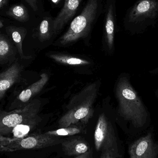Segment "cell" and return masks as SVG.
Instances as JSON below:
<instances>
[{
	"instance_id": "1",
	"label": "cell",
	"mask_w": 158,
	"mask_h": 158,
	"mask_svg": "<svg viewBox=\"0 0 158 158\" xmlns=\"http://www.w3.org/2000/svg\"><path fill=\"white\" fill-rule=\"evenodd\" d=\"M98 87L97 83H93L72 97L67 106L65 113L58 121L60 128L87 123L94 115V105Z\"/></svg>"
},
{
	"instance_id": "2",
	"label": "cell",
	"mask_w": 158,
	"mask_h": 158,
	"mask_svg": "<svg viewBox=\"0 0 158 158\" xmlns=\"http://www.w3.org/2000/svg\"><path fill=\"white\" fill-rule=\"evenodd\" d=\"M116 94L120 115L126 120L131 122L136 128L143 127L146 123L147 113L127 78H121L119 80Z\"/></svg>"
},
{
	"instance_id": "3",
	"label": "cell",
	"mask_w": 158,
	"mask_h": 158,
	"mask_svg": "<svg viewBox=\"0 0 158 158\" xmlns=\"http://www.w3.org/2000/svg\"><path fill=\"white\" fill-rule=\"evenodd\" d=\"M100 0H88L80 15L73 19L65 33L58 40L59 44L66 45L86 38L96 19Z\"/></svg>"
},
{
	"instance_id": "4",
	"label": "cell",
	"mask_w": 158,
	"mask_h": 158,
	"mask_svg": "<svg viewBox=\"0 0 158 158\" xmlns=\"http://www.w3.org/2000/svg\"><path fill=\"white\" fill-rule=\"evenodd\" d=\"M158 20V0H138L128 10L124 22L130 29L140 32Z\"/></svg>"
},
{
	"instance_id": "5",
	"label": "cell",
	"mask_w": 158,
	"mask_h": 158,
	"mask_svg": "<svg viewBox=\"0 0 158 158\" xmlns=\"http://www.w3.org/2000/svg\"><path fill=\"white\" fill-rule=\"evenodd\" d=\"M95 148L98 152H109L119 157L118 140L110 121L104 113L98 117L94 133Z\"/></svg>"
},
{
	"instance_id": "6",
	"label": "cell",
	"mask_w": 158,
	"mask_h": 158,
	"mask_svg": "<svg viewBox=\"0 0 158 158\" xmlns=\"http://www.w3.org/2000/svg\"><path fill=\"white\" fill-rule=\"evenodd\" d=\"M40 106V101L34 99L17 109L0 113V135L12 132L16 126L39 115Z\"/></svg>"
},
{
	"instance_id": "7",
	"label": "cell",
	"mask_w": 158,
	"mask_h": 158,
	"mask_svg": "<svg viewBox=\"0 0 158 158\" xmlns=\"http://www.w3.org/2000/svg\"><path fill=\"white\" fill-rule=\"evenodd\" d=\"M128 153L129 158H158V141L149 132L131 143Z\"/></svg>"
},
{
	"instance_id": "8",
	"label": "cell",
	"mask_w": 158,
	"mask_h": 158,
	"mask_svg": "<svg viewBox=\"0 0 158 158\" xmlns=\"http://www.w3.org/2000/svg\"><path fill=\"white\" fill-rule=\"evenodd\" d=\"M64 139L46 133L35 135L20 140L15 143V148L20 149H35L45 148L62 143Z\"/></svg>"
},
{
	"instance_id": "9",
	"label": "cell",
	"mask_w": 158,
	"mask_h": 158,
	"mask_svg": "<svg viewBox=\"0 0 158 158\" xmlns=\"http://www.w3.org/2000/svg\"><path fill=\"white\" fill-rule=\"evenodd\" d=\"M82 0H66L63 8L52 23L53 32L58 33L73 17Z\"/></svg>"
},
{
	"instance_id": "10",
	"label": "cell",
	"mask_w": 158,
	"mask_h": 158,
	"mask_svg": "<svg viewBox=\"0 0 158 158\" xmlns=\"http://www.w3.org/2000/svg\"><path fill=\"white\" fill-rule=\"evenodd\" d=\"M105 17V40L108 47L111 50L114 45V34L116 26V2L108 0Z\"/></svg>"
},
{
	"instance_id": "11",
	"label": "cell",
	"mask_w": 158,
	"mask_h": 158,
	"mask_svg": "<svg viewBox=\"0 0 158 158\" xmlns=\"http://www.w3.org/2000/svg\"><path fill=\"white\" fill-rule=\"evenodd\" d=\"M49 77L46 73L40 75V79L32 84L22 91L18 96L12 104V107L19 108L23 107L22 105L27 103L37 94L40 92L49 81Z\"/></svg>"
},
{
	"instance_id": "12",
	"label": "cell",
	"mask_w": 158,
	"mask_h": 158,
	"mask_svg": "<svg viewBox=\"0 0 158 158\" xmlns=\"http://www.w3.org/2000/svg\"><path fill=\"white\" fill-rule=\"evenodd\" d=\"M23 69L22 65L16 62L0 73V99L3 97L6 92L19 79Z\"/></svg>"
},
{
	"instance_id": "13",
	"label": "cell",
	"mask_w": 158,
	"mask_h": 158,
	"mask_svg": "<svg viewBox=\"0 0 158 158\" xmlns=\"http://www.w3.org/2000/svg\"><path fill=\"white\" fill-rule=\"evenodd\" d=\"M61 144L64 153L69 156H78L90 150L88 143L78 137L64 139Z\"/></svg>"
},
{
	"instance_id": "14",
	"label": "cell",
	"mask_w": 158,
	"mask_h": 158,
	"mask_svg": "<svg viewBox=\"0 0 158 158\" xmlns=\"http://www.w3.org/2000/svg\"><path fill=\"white\" fill-rule=\"evenodd\" d=\"M6 31L12 38L20 57L22 59H25L30 58L29 56H26L24 55L22 48L23 41L27 34L26 29L21 27L9 26L6 28Z\"/></svg>"
},
{
	"instance_id": "15",
	"label": "cell",
	"mask_w": 158,
	"mask_h": 158,
	"mask_svg": "<svg viewBox=\"0 0 158 158\" xmlns=\"http://www.w3.org/2000/svg\"><path fill=\"white\" fill-rule=\"evenodd\" d=\"M41 120L40 117L38 115L16 126L12 131L14 137L20 139L27 136L38 125Z\"/></svg>"
},
{
	"instance_id": "16",
	"label": "cell",
	"mask_w": 158,
	"mask_h": 158,
	"mask_svg": "<svg viewBox=\"0 0 158 158\" xmlns=\"http://www.w3.org/2000/svg\"><path fill=\"white\" fill-rule=\"evenodd\" d=\"M49 57L57 63L69 65H86L90 64L87 60L63 54H51Z\"/></svg>"
},
{
	"instance_id": "17",
	"label": "cell",
	"mask_w": 158,
	"mask_h": 158,
	"mask_svg": "<svg viewBox=\"0 0 158 158\" xmlns=\"http://www.w3.org/2000/svg\"><path fill=\"white\" fill-rule=\"evenodd\" d=\"M6 14L19 22H26L29 19L28 11L23 4L12 6L6 12Z\"/></svg>"
},
{
	"instance_id": "18",
	"label": "cell",
	"mask_w": 158,
	"mask_h": 158,
	"mask_svg": "<svg viewBox=\"0 0 158 158\" xmlns=\"http://www.w3.org/2000/svg\"><path fill=\"white\" fill-rule=\"evenodd\" d=\"M13 53V47L9 40L0 34V64L6 62Z\"/></svg>"
},
{
	"instance_id": "19",
	"label": "cell",
	"mask_w": 158,
	"mask_h": 158,
	"mask_svg": "<svg viewBox=\"0 0 158 158\" xmlns=\"http://www.w3.org/2000/svg\"><path fill=\"white\" fill-rule=\"evenodd\" d=\"M82 129L80 127H71L69 126L65 128H60L57 130L49 131L46 133L55 136H72L81 133Z\"/></svg>"
},
{
	"instance_id": "20",
	"label": "cell",
	"mask_w": 158,
	"mask_h": 158,
	"mask_svg": "<svg viewBox=\"0 0 158 158\" xmlns=\"http://www.w3.org/2000/svg\"><path fill=\"white\" fill-rule=\"evenodd\" d=\"M52 27H51V23L48 19H43L41 22L39 27V37L42 42L49 40L52 36Z\"/></svg>"
},
{
	"instance_id": "21",
	"label": "cell",
	"mask_w": 158,
	"mask_h": 158,
	"mask_svg": "<svg viewBox=\"0 0 158 158\" xmlns=\"http://www.w3.org/2000/svg\"><path fill=\"white\" fill-rule=\"evenodd\" d=\"M34 11L38 10V0H25Z\"/></svg>"
},
{
	"instance_id": "22",
	"label": "cell",
	"mask_w": 158,
	"mask_h": 158,
	"mask_svg": "<svg viewBox=\"0 0 158 158\" xmlns=\"http://www.w3.org/2000/svg\"><path fill=\"white\" fill-rule=\"evenodd\" d=\"M74 158H93V152L92 150H89L85 154L80 155Z\"/></svg>"
},
{
	"instance_id": "23",
	"label": "cell",
	"mask_w": 158,
	"mask_h": 158,
	"mask_svg": "<svg viewBox=\"0 0 158 158\" xmlns=\"http://www.w3.org/2000/svg\"><path fill=\"white\" fill-rule=\"evenodd\" d=\"M99 158H116L109 152H101Z\"/></svg>"
},
{
	"instance_id": "24",
	"label": "cell",
	"mask_w": 158,
	"mask_h": 158,
	"mask_svg": "<svg viewBox=\"0 0 158 158\" xmlns=\"http://www.w3.org/2000/svg\"><path fill=\"white\" fill-rule=\"evenodd\" d=\"M8 0H0V9L7 4Z\"/></svg>"
},
{
	"instance_id": "25",
	"label": "cell",
	"mask_w": 158,
	"mask_h": 158,
	"mask_svg": "<svg viewBox=\"0 0 158 158\" xmlns=\"http://www.w3.org/2000/svg\"><path fill=\"white\" fill-rule=\"evenodd\" d=\"M4 27V24L3 23L2 21V20H0V28L3 27Z\"/></svg>"
},
{
	"instance_id": "26",
	"label": "cell",
	"mask_w": 158,
	"mask_h": 158,
	"mask_svg": "<svg viewBox=\"0 0 158 158\" xmlns=\"http://www.w3.org/2000/svg\"><path fill=\"white\" fill-rule=\"evenodd\" d=\"M54 3H56L59 2L61 0H51Z\"/></svg>"
},
{
	"instance_id": "27",
	"label": "cell",
	"mask_w": 158,
	"mask_h": 158,
	"mask_svg": "<svg viewBox=\"0 0 158 158\" xmlns=\"http://www.w3.org/2000/svg\"><path fill=\"white\" fill-rule=\"evenodd\" d=\"M1 31H0V34H1Z\"/></svg>"
}]
</instances>
